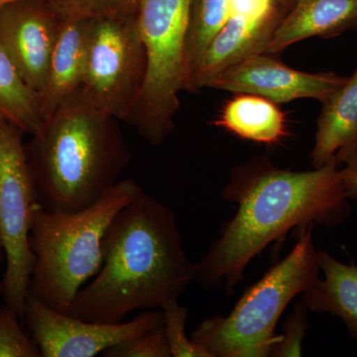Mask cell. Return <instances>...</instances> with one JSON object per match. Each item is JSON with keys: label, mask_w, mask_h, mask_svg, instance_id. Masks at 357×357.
<instances>
[{"label": "cell", "mask_w": 357, "mask_h": 357, "mask_svg": "<svg viewBox=\"0 0 357 357\" xmlns=\"http://www.w3.org/2000/svg\"><path fill=\"white\" fill-rule=\"evenodd\" d=\"M24 131L0 116V238L6 252L1 299L24 321L35 255L30 227L37 198L28 165Z\"/></svg>", "instance_id": "obj_8"}, {"label": "cell", "mask_w": 357, "mask_h": 357, "mask_svg": "<svg viewBox=\"0 0 357 357\" xmlns=\"http://www.w3.org/2000/svg\"><path fill=\"white\" fill-rule=\"evenodd\" d=\"M0 116L35 135L44 126L37 96L25 83L20 70L0 44Z\"/></svg>", "instance_id": "obj_18"}, {"label": "cell", "mask_w": 357, "mask_h": 357, "mask_svg": "<svg viewBox=\"0 0 357 357\" xmlns=\"http://www.w3.org/2000/svg\"><path fill=\"white\" fill-rule=\"evenodd\" d=\"M0 357H41L38 347L22 328L13 307L0 305Z\"/></svg>", "instance_id": "obj_22"}, {"label": "cell", "mask_w": 357, "mask_h": 357, "mask_svg": "<svg viewBox=\"0 0 357 357\" xmlns=\"http://www.w3.org/2000/svg\"><path fill=\"white\" fill-rule=\"evenodd\" d=\"M142 0H49L61 18L91 20L137 13Z\"/></svg>", "instance_id": "obj_20"}, {"label": "cell", "mask_w": 357, "mask_h": 357, "mask_svg": "<svg viewBox=\"0 0 357 357\" xmlns=\"http://www.w3.org/2000/svg\"><path fill=\"white\" fill-rule=\"evenodd\" d=\"M356 28L357 0H297L277 26L265 53H281L302 40L333 38Z\"/></svg>", "instance_id": "obj_14"}, {"label": "cell", "mask_w": 357, "mask_h": 357, "mask_svg": "<svg viewBox=\"0 0 357 357\" xmlns=\"http://www.w3.org/2000/svg\"><path fill=\"white\" fill-rule=\"evenodd\" d=\"M3 261H6V252H4L3 244H2L1 238H0V266H1ZM1 281H0V298H1Z\"/></svg>", "instance_id": "obj_27"}, {"label": "cell", "mask_w": 357, "mask_h": 357, "mask_svg": "<svg viewBox=\"0 0 357 357\" xmlns=\"http://www.w3.org/2000/svg\"><path fill=\"white\" fill-rule=\"evenodd\" d=\"M265 17L274 13V0H230V14Z\"/></svg>", "instance_id": "obj_25"}, {"label": "cell", "mask_w": 357, "mask_h": 357, "mask_svg": "<svg viewBox=\"0 0 357 357\" xmlns=\"http://www.w3.org/2000/svg\"><path fill=\"white\" fill-rule=\"evenodd\" d=\"M46 83L39 96L44 121L83 86L91 20L61 18Z\"/></svg>", "instance_id": "obj_13"}, {"label": "cell", "mask_w": 357, "mask_h": 357, "mask_svg": "<svg viewBox=\"0 0 357 357\" xmlns=\"http://www.w3.org/2000/svg\"><path fill=\"white\" fill-rule=\"evenodd\" d=\"M357 153V68L325 102L317 121L312 165L344 164Z\"/></svg>", "instance_id": "obj_15"}, {"label": "cell", "mask_w": 357, "mask_h": 357, "mask_svg": "<svg viewBox=\"0 0 357 357\" xmlns=\"http://www.w3.org/2000/svg\"><path fill=\"white\" fill-rule=\"evenodd\" d=\"M307 307L302 301L298 302L292 314L288 317L279 335V340L275 344L271 356L291 357L303 356V342L309 330Z\"/></svg>", "instance_id": "obj_24"}, {"label": "cell", "mask_w": 357, "mask_h": 357, "mask_svg": "<svg viewBox=\"0 0 357 357\" xmlns=\"http://www.w3.org/2000/svg\"><path fill=\"white\" fill-rule=\"evenodd\" d=\"M16 1V0H0V6L3 4L9 3V2Z\"/></svg>", "instance_id": "obj_28"}, {"label": "cell", "mask_w": 357, "mask_h": 357, "mask_svg": "<svg viewBox=\"0 0 357 357\" xmlns=\"http://www.w3.org/2000/svg\"><path fill=\"white\" fill-rule=\"evenodd\" d=\"M229 16L230 0H192L187 41V79L202 54L229 20Z\"/></svg>", "instance_id": "obj_19"}, {"label": "cell", "mask_w": 357, "mask_h": 357, "mask_svg": "<svg viewBox=\"0 0 357 357\" xmlns=\"http://www.w3.org/2000/svg\"><path fill=\"white\" fill-rule=\"evenodd\" d=\"M281 20L276 13L265 17L230 14L229 20L192 68L184 91H199L204 88L208 79L230 66L255 54L265 53Z\"/></svg>", "instance_id": "obj_12"}, {"label": "cell", "mask_w": 357, "mask_h": 357, "mask_svg": "<svg viewBox=\"0 0 357 357\" xmlns=\"http://www.w3.org/2000/svg\"><path fill=\"white\" fill-rule=\"evenodd\" d=\"M192 0H142L137 22L147 54V75L128 123L153 146L173 132L178 96L187 79Z\"/></svg>", "instance_id": "obj_6"}, {"label": "cell", "mask_w": 357, "mask_h": 357, "mask_svg": "<svg viewBox=\"0 0 357 357\" xmlns=\"http://www.w3.org/2000/svg\"><path fill=\"white\" fill-rule=\"evenodd\" d=\"M342 170L345 195L349 199H357V153L344 163Z\"/></svg>", "instance_id": "obj_26"}, {"label": "cell", "mask_w": 357, "mask_h": 357, "mask_svg": "<svg viewBox=\"0 0 357 357\" xmlns=\"http://www.w3.org/2000/svg\"><path fill=\"white\" fill-rule=\"evenodd\" d=\"M215 124L241 139L269 146L287 136L286 115L277 103L248 93H237L225 103Z\"/></svg>", "instance_id": "obj_17"}, {"label": "cell", "mask_w": 357, "mask_h": 357, "mask_svg": "<svg viewBox=\"0 0 357 357\" xmlns=\"http://www.w3.org/2000/svg\"><path fill=\"white\" fill-rule=\"evenodd\" d=\"M282 2H286V1H288V0H281ZM296 1H297V0H296Z\"/></svg>", "instance_id": "obj_29"}, {"label": "cell", "mask_w": 357, "mask_h": 357, "mask_svg": "<svg viewBox=\"0 0 357 357\" xmlns=\"http://www.w3.org/2000/svg\"><path fill=\"white\" fill-rule=\"evenodd\" d=\"M347 79L333 72H301L270 54L259 53L218 73L204 88L262 96L277 105L300 98H314L323 103Z\"/></svg>", "instance_id": "obj_10"}, {"label": "cell", "mask_w": 357, "mask_h": 357, "mask_svg": "<svg viewBox=\"0 0 357 357\" xmlns=\"http://www.w3.org/2000/svg\"><path fill=\"white\" fill-rule=\"evenodd\" d=\"M222 197L236 204V213L197 264L196 280L229 291L253 258L291 230L338 227L351 213L342 170L333 162L296 172L255 157L232 170Z\"/></svg>", "instance_id": "obj_1"}, {"label": "cell", "mask_w": 357, "mask_h": 357, "mask_svg": "<svg viewBox=\"0 0 357 357\" xmlns=\"http://www.w3.org/2000/svg\"><path fill=\"white\" fill-rule=\"evenodd\" d=\"M147 75L137 13L91 18L82 93L103 112L128 123Z\"/></svg>", "instance_id": "obj_7"}, {"label": "cell", "mask_w": 357, "mask_h": 357, "mask_svg": "<svg viewBox=\"0 0 357 357\" xmlns=\"http://www.w3.org/2000/svg\"><path fill=\"white\" fill-rule=\"evenodd\" d=\"M319 277L301 295L309 311L342 319L351 337L357 340V266L338 261L318 250Z\"/></svg>", "instance_id": "obj_16"}, {"label": "cell", "mask_w": 357, "mask_h": 357, "mask_svg": "<svg viewBox=\"0 0 357 357\" xmlns=\"http://www.w3.org/2000/svg\"><path fill=\"white\" fill-rule=\"evenodd\" d=\"M119 119L77 91L26 143L37 203L77 211L114 187L131 159Z\"/></svg>", "instance_id": "obj_3"}, {"label": "cell", "mask_w": 357, "mask_h": 357, "mask_svg": "<svg viewBox=\"0 0 357 357\" xmlns=\"http://www.w3.org/2000/svg\"><path fill=\"white\" fill-rule=\"evenodd\" d=\"M105 357H171L164 325L110 347Z\"/></svg>", "instance_id": "obj_23"}, {"label": "cell", "mask_w": 357, "mask_h": 357, "mask_svg": "<svg viewBox=\"0 0 357 357\" xmlns=\"http://www.w3.org/2000/svg\"><path fill=\"white\" fill-rule=\"evenodd\" d=\"M314 225L299 230V239L281 261L248 289L227 316L204 319L191 340L211 357H266L278 342L276 326L288 305L319 278Z\"/></svg>", "instance_id": "obj_5"}, {"label": "cell", "mask_w": 357, "mask_h": 357, "mask_svg": "<svg viewBox=\"0 0 357 357\" xmlns=\"http://www.w3.org/2000/svg\"><path fill=\"white\" fill-rule=\"evenodd\" d=\"M177 218L141 190L114 218L103 241V264L77 293L68 314L121 323L135 311L162 309L196 280Z\"/></svg>", "instance_id": "obj_2"}, {"label": "cell", "mask_w": 357, "mask_h": 357, "mask_svg": "<svg viewBox=\"0 0 357 357\" xmlns=\"http://www.w3.org/2000/svg\"><path fill=\"white\" fill-rule=\"evenodd\" d=\"M164 319V332L174 357H211L206 349L185 335V323L188 310L178 304V300H172L161 309Z\"/></svg>", "instance_id": "obj_21"}, {"label": "cell", "mask_w": 357, "mask_h": 357, "mask_svg": "<svg viewBox=\"0 0 357 357\" xmlns=\"http://www.w3.org/2000/svg\"><path fill=\"white\" fill-rule=\"evenodd\" d=\"M61 20L49 0H16L0 6V44L38 100Z\"/></svg>", "instance_id": "obj_11"}, {"label": "cell", "mask_w": 357, "mask_h": 357, "mask_svg": "<svg viewBox=\"0 0 357 357\" xmlns=\"http://www.w3.org/2000/svg\"><path fill=\"white\" fill-rule=\"evenodd\" d=\"M24 321L41 357H95L164 325L161 309L148 310L129 321L98 323L56 311L29 294Z\"/></svg>", "instance_id": "obj_9"}, {"label": "cell", "mask_w": 357, "mask_h": 357, "mask_svg": "<svg viewBox=\"0 0 357 357\" xmlns=\"http://www.w3.org/2000/svg\"><path fill=\"white\" fill-rule=\"evenodd\" d=\"M141 190L136 181L124 178L82 211H47L37 204L30 227L35 264L28 294L68 314L77 293L102 266L110 225Z\"/></svg>", "instance_id": "obj_4"}]
</instances>
